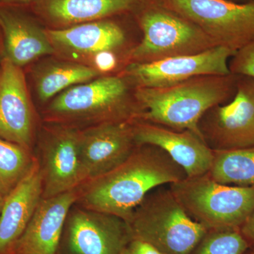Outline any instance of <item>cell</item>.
Returning <instances> with one entry per match:
<instances>
[{
    "label": "cell",
    "instance_id": "ffe728a7",
    "mask_svg": "<svg viewBox=\"0 0 254 254\" xmlns=\"http://www.w3.org/2000/svg\"><path fill=\"white\" fill-rule=\"evenodd\" d=\"M101 76L94 68L54 55L38 60L31 69L35 93L42 105H46L71 87Z\"/></svg>",
    "mask_w": 254,
    "mask_h": 254
},
{
    "label": "cell",
    "instance_id": "277c9868",
    "mask_svg": "<svg viewBox=\"0 0 254 254\" xmlns=\"http://www.w3.org/2000/svg\"><path fill=\"white\" fill-rule=\"evenodd\" d=\"M239 76L206 75L165 88H137V98L144 110L142 120L177 131L190 130L201 138L200 119L210 108L233 98Z\"/></svg>",
    "mask_w": 254,
    "mask_h": 254
},
{
    "label": "cell",
    "instance_id": "4316f807",
    "mask_svg": "<svg viewBox=\"0 0 254 254\" xmlns=\"http://www.w3.org/2000/svg\"><path fill=\"white\" fill-rule=\"evenodd\" d=\"M35 0H0V4L10 6H26Z\"/></svg>",
    "mask_w": 254,
    "mask_h": 254
},
{
    "label": "cell",
    "instance_id": "f1b7e54d",
    "mask_svg": "<svg viewBox=\"0 0 254 254\" xmlns=\"http://www.w3.org/2000/svg\"><path fill=\"white\" fill-rule=\"evenodd\" d=\"M5 198L0 195V215H1V210H2L3 205H4Z\"/></svg>",
    "mask_w": 254,
    "mask_h": 254
},
{
    "label": "cell",
    "instance_id": "83f0119b",
    "mask_svg": "<svg viewBox=\"0 0 254 254\" xmlns=\"http://www.w3.org/2000/svg\"><path fill=\"white\" fill-rule=\"evenodd\" d=\"M227 1L237 3V4H247V3L254 2V0H227Z\"/></svg>",
    "mask_w": 254,
    "mask_h": 254
},
{
    "label": "cell",
    "instance_id": "8992f818",
    "mask_svg": "<svg viewBox=\"0 0 254 254\" xmlns=\"http://www.w3.org/2000/svg\"><path fill=\"white\" fill-rule=\"evenodd\" d=\"M127 223L133 239L161 254H190L207 232L187 213L169 185L150 190Z\"/></svg>",
    "mask_w": 254,
    "mask_h": 254
},
{
    "label": "cell",
    "instance_id": "4fadbf2b",
    "mask_svg": "<svg viewBox=\"0 0 254 254\" xmlns=\"http://www.w3.org/2000/svg\"><path fill=\"white\" fill-rule=\"evenodd\" d=\"M23 68L0 63V138L35 151L39 127Z\"/></svg>",
    "mask_w": 254,
    "mask_h": 254
},
{
    "label": "cell",
    "instance_id": "9c48e42d",
    "mask_svg": "<svg viewBox=\"0 0 254 254\" xmlns=\"http://www.w3.org/2000/svg\"><path fill=\"white\" fill-rule=\"evenodd\" d=\"M198 128L213 151L254 146V79L239 76L233 98L209 109L200 119Z\"/></svg>",
    "mask_w": 254,
    "mask_h": 254
},
{
    "label": "cell",
    "instance_id": "2e32d148",
    "mask_svg": "<svg viewBox=\"0 0 254 254\" xmlns=\"http://www.w3.org/2000/svg\"><path fill=\"white\" fill-rule=\"evenodd\" d=\"M137 144L155 145L165 150L185 170L187 177L208 173L213 151L198 135L190 130L177 131L168 127L138 120L133 124Z\"/></svg>",
    "mask_w": 254,
    "mask_h": 254
},
{
    "label": "cell",
    "instance_id": "ba28073f",
    "mask_svg": "<svg viewBox=\"0 0 254 254\" xmlns=\"http://www.w3.org/2000/svg\"><path fill=\"white\" fill-rule=\"evenodd\" d=\"M196 24L219 46L236 52L254 41V1L160 0Z\"/></svg>",
    "mask_w": 254,
    "mask_h": 254
},
{
    "label": "cell",
    "instance_id": "ac0fdd59",
    "mask_svg": "<svg viewBox=\"0 0 254 254\" xmlns=\"http://www.w3.org/2000/svg\"><path fill=\"white\" fill-rule=\"evenodd\" d=\"M79 187L42 198L12 254H58L68 212L76 203Z\"/></svg>",
    "mask_w": 254,
    "mask_h": 254
},
{
    "label": "cell",
    "instance_id": "30bf717a",
    "mask_svg": "<svg viewBox=\"0 0 254 254\" xmlns=\"http://www.w3.org/2000/svg\"><path fill=\"white\" fill-rule=\"evenodd\" d=\"M36 144L35 153L43 178V198L66 193L83 185L78 129L42 123Z\"/></svg>",
    "mask_w": 254,
    "mask_h": 254
},
{
    "label": "cell",
    "instance_id": "cb8c5ba5",
    "mask_svg": "<svg viewBox=\"0 0 254 254\" xmlns=\"http://www.w3.org/2000/svg\"><path fill=\"white\" fill-rule=\"evenodd\" d=\"M230 73L254 79V41L237 50L229 61Z\"/></svg>",
    "mask_w": 254,
    "mask_h": 254
},
{
    "label": "cell",
    "instance_id": "44dd1931",
    "mask_svg": "<svg viewBox=\"0 0 254 254\" xmlns=\"http://www.w3.org/2000/svg\"><path fill=\"white\" fill-rule=\"evenodd\" d=\"M208 175L222 185L254 189V146L213 151Z\"/></svg>",
    "mask_w": 254,
    "mask_h": 254
},
{
    "label": "cell",
    "instance_id": "f546056e",
    "mask_svg": "<svg viewBox=\"0 0 254 254\" xmlns=\"http://www.w3.org/2000/svg\"><path fill=\"white\" fill-rule=\"evenodd\" d=\"M244 254H254V249H250L247 252Z\"/></svg>",
    "mask_w": 254,
    "mask_h": 254
},
{
    "label": "cell",
    "instance_id": "3957f363",
    "mask_svg": "<svg viewBox=\"0 0 254 254\" xmlns=\"http://www.w3.org/2000/svg\"><path fill=\"white\" fill-rule=\"evenodd\" d=\"M46 32L54 56L94 68L102 76L123 73L142 36L133 14Z\"/></svg>",
    "mask_w": 254,
    "mask_h": 254
},
{
    "label": "cell",
    "instance_id": "5bb4252c",
    "mask_svg": "<svg viewBox=\"0 0 254 254\" xmlns=\"http://www.w3.org/2000/svg\"><path fill=\"white\" fill-rule=\"evenodd\" d=\"M134 123H104L78 130L83 184L108 173L131 155L138 145Z\"/></svg>",
    "mask_w": 254,
    "mask_h": 254
},
{
    "label": "cell",
    "instance_id": "5b68a950",
    "mask_svg": "<svg viewBox=\"0 0 254 254\" xmlns=\"http://www.w3.org/2000/svg\"><path fill=\"white\" fill-rule=\"evenodd\" d=\"M133 15L142 36L130 63H153L219 46L196 24L160 0H144Z\"/></svg>",
    "mask_w": 254,
    "mask_h": 254
},
{
    "label": "cell",
    "instance_id": "52a82bcc",
    "mask_svg": "<svg viewBox=\"0 0 254 254\" xmlns=\"http://www.w3.org/2000/svg\"><path fill=\"white\" fill-rule=\"evenodd\" d=\"M169 187L187 213L207 231L240 230L254 210V189L222 185L208 173Z\"/></svg>",
    "mask_w": 254,
    "mask_h": 254
},
{
    "label": "cell",
    "instance_id": "d4e9b609",
    "mask_svg": "<svg viewBox=\"0 0 254 254\" xmlns=\"http://www.w3.org/2000/svg\"><path fill=\"white\" fill-rule=\"evenodd\" d=\"M123 254H161L153 246L143 241L132 239Z\"/></svg>",
    "mask_w": 254,
    "mask_h": 254
},
{
    "label": "cell",
    "instance_id": "6da1fadb",
    "mask_svg": "<svg viewBox=\"0 0 254 254\" xmlns=\"http://www.w3.org/2000/svg\"><path fill=\"white\" fill-rule=\"evenodd\" d=\"M187 177L165 150L153 145H138L118 167L83 184L75 205L127 222L150 190Z\"/></svg>",
    "mask_w": 254,
    "mask_h": 254
},
{
    "label": "cell",
    "instance_id": "7c38bea8",
    "mask_svg": "<svg viewBox=\"0 0 254 254\" xmlns=\"http://www.w3.org/2000/svg\"><path fill=\"white\" fill-rule=\"evenodd\" d=\"M235 52L217 46L197 54L150 63H130L123 71L136 88H165L196 76L230 73L229 61Z\"/></svg>",
    "mask_w": 254,
    "mask_h": 254
},
{
    "label": "cell",
    "instance_id": "8fae6325",
    "mask_svg": "<svg viewBox=\"0 0 254 254\" xmlns=\"http://www.w3.org/2000/svg\"><path fill=\"white\" fill-rule=\"evenodd\" d=\"M132 239L123 219L74 204L68 212L58 254H123Z\"/></svg>",
    "mask_w": 254,
    "mask_h": 254
},
{
    "label": "cell",
    "instance_id": "7402d4cb",
    "mask_svg": "<svg viewBox=\"0 0 254 254\" xmlns=\"http://www.w3.org/2000/svg\"><path fill=\"white\" fill-rule=\"evenodd\" d=\"M37 161L33 150L0 138V195L6 198Z\"/></svg>",
    "mask_w": 254,
    "mask_h": 254
},
{
    "label": "cell",
    "instance_id": "4dcf8cb0",
    "mask_svg": "<svg viewBox=\"0 0 254 254\" xmlns=\"http://www.w3.org/2000/svg\"><path fill=\"white\" fill-rule=\"evenodd\" d=\"M0 33H1V32H0ZM1 35L0 34V38H1Z\"/></svg>",
    "mask_w": 254,
    "mask_h": 254
},
{
    "label": "cell",
    "instance_id": "e0dca14e",
    "mask_svg": "<svg viewBox=\"0 0 254 254\" xmlns=\"http://www.w3.org/2000/svg\"><path fill=\"white\" fill-rule=\"evenodd\" d=\"M144 0H35L26 6L48 29H64L97 20L133 14Z\"/></svg>",
    "mask_w": 254,
    "mask_h": 254
},
{
    "label": "cell",
    "instance_id": "603a6c76",
    "mask_svg": "<svg viewBox=\"0 0 254 254\" xmlns=\"http://www.w3.org/2000/svg\"><path fill=\"white\" fill-rule=\"evenodd\" d=\"M249 250L240 230H209L190 254H244Z\"/></svg>",
    "mask_w": 254,
    "mask_h": 254
},
{
    "label": "cell",
    "instance_id": "7a4b0ae2",
    "mask_svg": "<svg viewBox=\"0 0 254 254\" xmlns=\"http://www.w3.org/2000/svg\"><path fill=\"white\" fill-rule=\"evenodd\" d=\"M136 89L123 73L101 76L71 87L45 105L42 123L83 129L110 123L142 120Z\"/></svg>",
    "mask_w": 254,
    "mask_h": 254
},
{
    "label": "cell",
    "instance_id": "9a60e30c",
    "mask_svg": "<svg viewBox=\"0 0 254 254\" xmlns=\"http://www.w3.org/2000/svg\"><path fill=\"white\" fill-rule=\"evenodd\" d=\"M2 57L23 68L54 55L46 28L22 6L0 4Z\"/></svg>",
    "mask_w": 254,
    "mask_h": 254
},
{
    "label": "cell",
    "instance_id": "d6986e66",
    "mask_svg": "<svg viewBox=\"0 0 254 254\" xmlns=\"http://www.w3.org/2000/svg\"><path fill=\"white\" fill-rule=\"evenodd\" d=\"M42 198L43 178L38 160L5 198L0 215V254H12Z\"/></svg>",
    "mask_w": 254,
    "mask_h": 254
},
{
    "label": "cell",
    "instance_id": "484cf974",
    "mask_svg": "<svg viewBox=\"0 0 254 254\" xmlns=\"http://www.w3.org/2000/svg\"><path fill=\"white\" fill-rule=\"evenodd\" d=\"M240 231L247 241L250 249H254V210L240 227Z\"/></svg>",
    "mask_w": 254,
    "mask_h": 254
}]
</instances>
